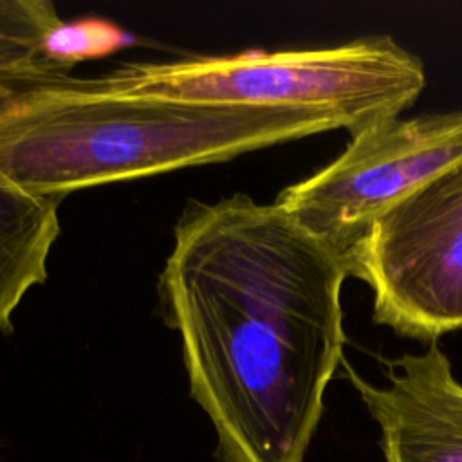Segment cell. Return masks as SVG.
Listing matches in <instances>:
<instances>
[{
  "mask_svg": "<svg viewBox=\"0 0 462 462\" xmlns=\"http://www.w3.org/2000/svg\"><path fill=\"white\" fill-rule=\"evenodd\" d=\"M346 265L276 202H193L161 274L220 462H303L343 365Z\"/></svg>",
  "mask_w": 462,
  "mask_h": 462,
  "instance_id": "1",
  "label": "cell"
},
{
  "mask_svg": "<svg viewBox=\"0 0 462 462\" xmlns=\"http://www.w3.org/2000/svg\"><path fill=\"white\" fill-rule=\"evenodd\" d=\"M58 235V199L36 195L0 170V332L11 330L23 296L47 280Z\"/></svg>",
  "mask_w": 462,
  "mask_h": 462,
  "instance_id": "7",
  "label": "cell"
},
{
  "mask_svg": "<svg viewBox=\"0 0 462 462\" xmlns=\"http://www.w3.org/2000/svg\"><path fill=\"white\" fill-rule=\"evenodd\" d=\"M121 94H159L300 112L354 135L401 116L426 85L422 60L390 34L332 47L247 51L175 63H134L101 76Z\"/></svg>",
  "mask_w": 462,
  "mask_h": 462,
  "instance_id": "3",
  "label": "cell"
},
{
  "mask_svg": "<svg viewBox=\"0 0 462 462\" xmlns=\"http://www.w3.org/2000/svg\"><path fill=\"white\" fill-rule=\"evenodd\" d=\"M323 132L318 119L300 112L121 94L99 78L65 76L0 110V170L18 186L60 200Z\"/></svg>",
  "mask_w": 462,
  "mask_h": 462,
  "instance_id": "2",
  "label": "cell"
},
{
  "mask_svg": "<svg viewBox=\"0 0 462 462\" xmlns=\"http://www.w3.org/2000/svg\"><path fill=\"white\" fill-rule=\"evenodd\" d=\"M372 319L435 343L462 328V161L386 213L348 263Z\"/></svg>",
  "mask_w": 462,
  "mask_h": 462,
  "instance_id": "5",
  "label": "cell"
},
{
  "mask_svg": "<svg viewBox=\"0 0 462 462\" xmlns=\"http://www.w3.org/2000/svg\"><path fill=\"white\" fill-rule=\"evenodd\" d=\"M128 36L116 25L101 20H83L60 23L45 42V51L56 63L74 67L81 60H90L114 52L126 45Z\"/></svg>",
  "mask_w": 462,
  "mask_h": 462,
  "instance_id": "8",
  "label": "cell"
},
{
  "mask_svg": "<svg viewBox=\"0 0 462 462\" xmlns=\"http://www.w3.org/2000/svg\"><path fill=\"white\" fill-rule=\"evenodd\" d=\"M458 161L462 110L397 116L350 135L336 159L274 202L348 269L386 213Z\"/></svg>",
  "mask_w": 462,
  "mask_h": 462,
  "instance_id": "4",
  "label": "cell"
},
{
  "mask_svg": "<svg viewBox=\"0 0 462 462\" xmlns=\"http://www.w3.org/2000/svg\"><path fill=\"white\" fill-rule=\"evenodd\" d=\"M383 363L381 386L343 366L381 430L384 462H462V383L437 341Z\"/></svg>",
  "mask_w": 462,
  "mask_h": 462,
  "instance_id": "6",
  "label": "cell"
}]
</instances>
